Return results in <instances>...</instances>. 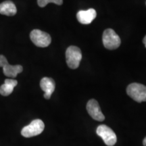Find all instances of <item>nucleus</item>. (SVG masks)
<instances>
[{
  "instance_id": "4",
  "label": "nucleus",
  "mask_w": 146,
  "mask_h": 146,
  "mask_svg": "<svg viewBox=\"0 0 146 146\" xmlns=\"http://www.w3.org/2000/svg\"><path fill=\"white\" fill-rule=\"evenodd\" d=\"M45 125L40 119H35L22 129L21 134L25 137H32L41 134L44 130Z\"/></svg>"
},
{
  "instance_id": "13",
  "label": "nucleus",
  "mask_w": 146,
  "mask_h": 146,
  "mask_svg": "<svg viewBox=\"0 0 146 146\" xmlns=\"http://www.w3.org/2000/svg\"><path fill=\"white\" fill-rule=\"evenodd\" d=\"M49 3H54L56 5H60L63 3V0H37L38 5L41 8L45 7Z\"/></svg>"
},
{
  "instance_id": "9",
  "label": "nucleus",
  "mask_w": 146,
  "mask_h": 146,
  "mask_svg": "<svg viewBox=\"0 0 146 146\" xmlns=\"http://www.w3.org/2000/svg\"><path fill=\"white\" fill-rule=\"evenodd\" d=\"M40 87L45 92L44 98L45 99H50L51 96L55 90L56 83L52 78L44 77L40 81Z\"/></svg>"
},
{
  "instance_id": "16",
  "label": "nucleus",
  "mask_w": 146,
  "mask_h": 146,
  "mask_svg": "<svg viewBox=\"0 0 146 146\" xmlns=\"http://www.w3.org/2000/svg\"><path fill=\"white\" fill-rule=\"evenodd\" d=\"M143 144L144 146H146V137L145 138H144V139L143 141Z\"/></svg>"
},
{
  "instance_id": "17",
  "label": "nucleus",
  "mask_w": 146,
  "mask_h": 146,
  "mask_svg": "<svg viewBox=\"0 0 146 146\" xmlns=\"http://www.w3.org/2000/svg\"><path fill=\"white\" fill-rule=\"evenodd\" d=\"M145 4H146V3H145Z\"/></svg>"
},
{
  "instance_id": "14",
  "label": "nucleus",
  "mask_w": 146,
  "mask_h": 146,
  "mask_svg": "<svg viewBox=\"0 0 146 146\" xmlns=\"http://www.w3.org/2000/svg\"><path fill=\"white\" fill-rule=\"evenodd\" d=\"M8 63V60H7L6 58H5L4 56H3V55H0V67H2L3 68V67Z\"/></svg>"
},
{
  "instance_id": "12",
  "label": "nucleus",
  "mask_w": 146,
  "mask_h": 146,
  "mask_svg": "<svg viewBox=\"0 0 146 146\" xmlns=\"http://www.w3.org/2000/svg\"><path fill=\"white\" fill-rule=\"evenodd\" d=\"M17 81L14 79H5L4 84L0 87V94L3 96H8L13 91L14 87L17 85Z\"/></svg>"
},
{
  "instance_id": "8",
  "label": "nucleus",
  "mask_w": 146,
  "mask_h": 146,
  "mask_svg": "<svg viewBox=\"0 0 146 146\" xmlns=\"http://www.w3.org/2000/svg\"><path fill=\"white\" fill-rule=\"evenodd\" d=\"M97 16L96 11L93 8L87 10H80L76 14V18L80 23L83 25H89L94 21Z\"/></svg>"
},
{
  "instance_id": "7",
  "label": "nucleus",
  "mask_w": 146,
  "mask_h": 146,
  "mask_svg": "<svg viewBox=\"0 0 146 146\" xmlns=\"http://www.w3.org/2000/svg\"><path fill=\"white\" fill-rule=\"evenodd\" d=\"M87 110L93 119L100 122L104 120V115L102 113L99 104L96 100H90L87 102Z\"/></svg>"
},
{
  "instance_id": "1",
  "label": "nucleus",
  "mask_w": 146,
  "mask_h": 146,
  "mask_svg": "<svg viewBox=\"0 0 146 146\" xmlns=\"http://www.w3.org/2000/svg\"><path fill=\"white\" fill-rule=\"evenodd\" d=\"M102 41L104 47L110 50H116L121 44L120 36L112 29H108L104 31Z\"/></svg>"
},
{
  "instance_id": "15",
  "label": "nucleus",
  "mask_w": 146,
  "mask_h": 146,
  "mask_svg": "<svg viewBox=\"0 0 146 146\" xmlns=\"http://www.w3.org/2000/svg\"><path fill=\"white\" fill-rule=\"evenodd\" d=\"M143 44L145 45V47H146V35L145 36V37L143 38Z\"/></svg>"
},
{
  "instance_id": "11",
  "label": "nucleus",
  "mask_w": 146,
  "mask_h": 146,
  "mask_svg": "<svg viewBox=\"0 0 146 146\" xmlns=\"http://www.w3.org/2000/svg\"><path fill=\"white\" fill-rule=\"evenodd\" d=\"M3 74L11 78H15L18 74L23 72V68L21 65H10L8 63L3 67Z\"/></svg>"
},
{
  "instance_id": "3",
  "label": "nucleus",
  "mask_w": 146,
  "mask_h": 146,
  "mask_svg": "<svg viewBox=\"0 0 146 146\" xmlns=\"http://www.w3.org/2000/svg\"><path fill=\"white\" fill-rule=\"evenodd\" d=\"M82 59L81 51L78 47H68L66 51V60L68 67L71 69H76L79 66Z\"/></svg>"
},
{
  "instance_id": "5",
  "label": "nucleus",
  "mask_w": 146,
  "mask_h": 146,
  "mask_svg": "<svg viewBox=\"0 0 146 146\" xmlns=\"http://www.w3.org/2000/svg\"><path fill=\"white\" fill-rule=\"evenodd\" d=\"M30 37L33 43L39 47H46L49 46L52 42V38L50 35L39 29L32 31L31 32Z\"/></svg>"
},
{
  "instance_id": "6",
  "label": "nucleus",
  "mask_w": 146,
  "mask_h": 146,
  "mask_svg": "<svg viewBox=\"0 0 146 146\" xmlns=\"http://www.w3.org/2000/svg\"><path fill=\"white\" fill-rule=\"evenodd\" d=\"M96 133L98 136L102 137L104 143L108 146H113L117 141L115 133L111 128L105 125H100L97 128Z\"/></svg>"
},
{
  "instance_id": "2",
  "label": "nucleus",
  "mask_w": 146,
  "mask_h": 146,
  "mask_svg": "<svg viewBox=\"0 0 146 146\" xmlns=\"http://www.w3.org/2000/svg\"><path fill=\"white\" fill-rule=\"evenodd\" d=\"M127 93L128 96L138 103L146 102V86L142 84H130L127 88Z\"/></svg>"
},
{
  "instance_id": "10",
  "label": "nucleus",
  "mask_w": 146,
  "mask_h": 146,
  "mask_svg": "<svg viewBox=\"0 0 146 146\" xmlns=\"http://www.w3.org/2000/svg\"><path fill=\"white\" fill-rule=\"evenodd\" d=\"M17 12L16 5L11 1H5L0 3V14L5 16H14Z\"/></svg>"
}]
</instances>
